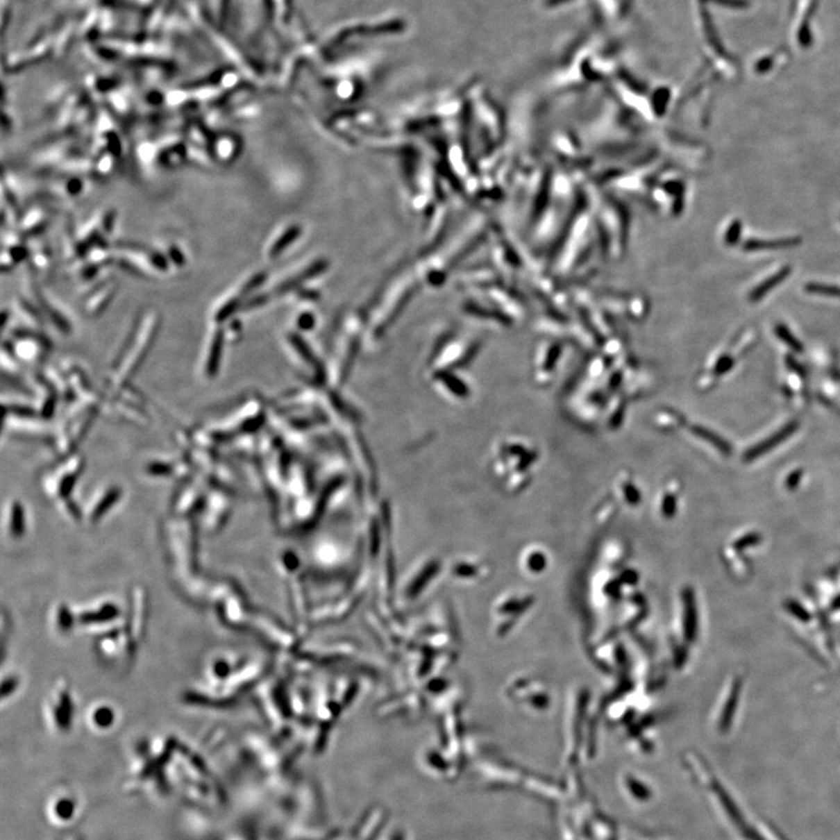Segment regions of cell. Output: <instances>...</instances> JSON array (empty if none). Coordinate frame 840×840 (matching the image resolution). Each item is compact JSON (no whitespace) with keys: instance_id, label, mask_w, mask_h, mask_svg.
<instances>
[{"instance_id":"obj_1","label":"cell","mask_w":840,"mask_h":840,"mask_svg":"<svg viewBox=\"0 0 840 840\" xmlns=\"http://www.w3.org/2000/svg\"><path fill=\"white\" fill-rule=\"evenodd\" d=\"M80 800L69 789L55 790L46 804V815L51 824L68 826L73 824L80 815Z\"/></svg>"},{"instance_id":"obj_2","label":"cell","mask_w":840,"mask_h":840,"mask_svg":"<svg viewBox=\"0 0 840 840\" xmlns=\"http://www.w3.org/2000/svg\"><path fill=\"white\" fill-rule=\"evenodd\" d=\"M800 237L778 238V240H748L742 245L745 251H761V250H778V249H789L800 244Z\"/></svg>"},{"instance_id":"obj_3","label":"cell","mask_w":840,"mask_h":840,"mask_svg":"<svg viewBox=\"0 0 840 840\" xmlns=\"http://www.w3.org/2000/svg\"><path fill=\"white\" fill-rule=\"evenodd\" d=\"M616 492L620 493L621 500L625 503H628L630 507H636L641 500V489H639V483L636 482V479L632 478L630 475L625 474L619 476L616 482Z\"/></svg>"},{"instance_id":"obj_4","label":"cell","mask_w":840,"mask_h":840,"mask_svg":"<svg viewBox=\"0 0 840 840\" xmlns=\"http://www.w3.org/2000/svg\"><path fill=\"white\" fill-rule=\"evenodd\" d=\"M791 272V267H782L781 270L773 274L771 277L766 279L764 282L761 283L760 285L756 286L755 289H753L749 298L752 301H759L761 298H764L771 289H774L776 286L780 285L782 282H784L788 276Z\"/></svg>"},{"instance_id":"obj_5","label":"cell","mask_w":840,"mask_h":840,"mask_svg":"<svg viewBox=\"0 0 840 840\" xmlns=\"http://www.w3.org/2000/svg\"><path fill=\"white\" fill-rule=\"evenodd\" d=\"M805 289H807V292L814 293V294H822V296L840 298V286L811 283V284H807Z\"/></svg>"},{"instance_id":"obj_6","label":"cell","mask_w":840,"mask_h":840,"mask_svg":"<svg viewBox=\"0 0 840 840\" xmlns=\"http://www.w3.org/2000/svg\"><path fill=\"white\" fill-rule=\"evenodd\" d=\"M742 224L740 221H734L727 231L726 243L728 245H735L741 237Z\"/></svg>"},{"instance_id":"obj_7","label":"cell","mask_w":840,"mask_h":840,"mask_svg":"<svg viewBox=\"0 0 840 840\" xmlns=\"http://www.w3.org/2000/svg\"><path fill=\"white\" fill-rule=\"evenodd\" d=\"M63 840H82V839H81L80 837L72 836V837H68V838H67V839H66V838H65V839H63Z\"/></svg>"}]
</instances>
